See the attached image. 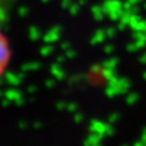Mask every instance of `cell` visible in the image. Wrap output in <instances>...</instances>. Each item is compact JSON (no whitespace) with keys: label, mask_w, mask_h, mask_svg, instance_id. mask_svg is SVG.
<instances>
[{"label":"cell","mask_w":146,"mask_h":146,"mask_svg":"<svg viewBox=\"0 0 146 146\" xmlns=\"http://www.w3.org/2000/svg\"><path fill=\"white\" fill-rule=\"evenodd\" d=\"M9 58H11V51H9V45L5 36L0 32V76H1L8 63H9Z\"/></svg>","instance_id":"1"},{"label":"cell","mask_w":146,"mask_h":146,"mask_svg":"<svg viewBox=\"0 0 146 146\" xmlns=\"http://www.w3.org/2000/svg\"><path fill=\"white\" fill-rule=\"evenodd\" d=\"M9 3H11V0H0V12L4 13Z\"/></svg>","instance_id":"2"}]
</instances>
